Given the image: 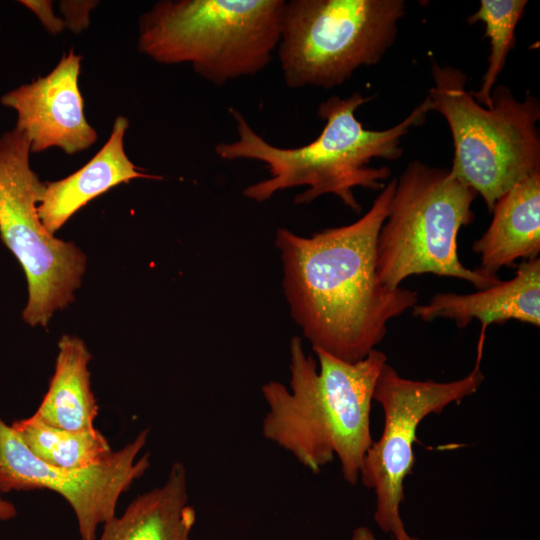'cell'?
<instances>
[{
    "label": "cell",
    "mask_w": 540,
    "mask_h": 540,
    "mask_svg": "<svg viewBox=\"0 0 540 540\" xmlns=\"http://www.w3.org/2000/svg\"><path fill=\"white\" fill-rule=\"evenodd\" d=\"M30 152L28 138L17 128L0 136V236L26 275L23 319L31 326H46L55 311L73 301L86 256L42 224L36 204L46 184L31 169Z\"/></svg>",
    "instance_id": "obj_8"
},
{
    "label": "cell",
    "mask_w": 540,
    "mask_h": 540,
    "mask_svg": "<svg viewBox=\"0 0 540 540\" xmlns=\"http://www.w3.org/2000/svg\"><path fill=\"white\" fill-rule=\"evenodd\" d=\"M24 5L32 9L41 19L44 26L52 33L61 31L64 27V22L56 18L52 11L50 2L47 1H21Z\"/></svg>",
    "instance_id": "obj_20"
},
{
    "label": "cell",
    "mask_w": 540,
    "mask_h": 540,
    "mask_svg": "<svg viewBox=\"0 0 540 540\" xmlns=\"http://www.w3.org/2000/svg\"><path fill=\"white\" fill-rule=\"evenodd\" d=\"M80 61L70 50L48 75L2 96L1 103L17 112L15 128L26 135L31 152L59 147L74 154L97 140L78 87Z\"/></svg>",
    "instance_id": "obj_11"
},
{
    "label": "cell",
    "mask_w": 540,
    "mask_h": 540,
    "mask_svg": "<svg viewBox=\"0 0 540 540\" xmlns=\"http://www.w3.org/2000/svg\"><path fill=\"white\" fill-rule=\"evenodd\" d=\"M195 522L187 471L175 462L162 485L135 497L121 515L102 525L96 540H192Z\"/></svg>",
    "instance_id": "obj_15"
},
{
    "label": "cell",
    "mask_w": 540,
    "mask_h": 540,
    "mask_svg": "<svg viewBox=\"0 0 540 540\" xmlns=\"http://www.w3.org/2000/svg\"><path fill=\"white\" fill-rule=\"evenodd\" d=\"M351 540H377V538L368 527L360 526L353 531Z\"/></svg>",
    "instance_id": "obj_22"
},
{
    "label": "cell",
    "mask_w": 540,
    "mask_h": 540,
    "mask_svg": "<svg viewBox=\"0 0 540 540\" xmlns=\"http://www.w3.org/2000/svg\"><path fill=\"white\" fill-rule=\"evenodd\" d=\"M412 309V314L424 321L446 318L461 328L477 319L481 322V341H485L486 330L492 324L517 320L539 327L540 259L523 260L510 280L475 293H437L428 303Z\"/></svg>",
    "instance_id": "obj_12"
},
{
    "label": "cell",
    "mask_w": 540,
    "mask_h": 540,
    "mask_svg": "<svg viewBox=\"0 0 540 540\" xmlns=\"http://www.w3.org/2000/svg\"><path fill=\"white\" fill-rule=\"evenodd\" d=\"M403 0L286 1L277 52L285 84L330 89L395 42Z\"/></svg>",
    "instance_id": "obj_7"
},
{
    "label": "cell",
    "mask_w": 540,
    "mask_h": 540,
    "mask_svg": "<svg viewBox=\"0 0 540 540\" xmlns=\"http://www.w3.org/2000/svg\"><path fill=\"white\" fill-rule=\"evenodd\" d=\"M482 354L477 351L473 370L454 381L404 378L388 363L377 378L373 400L381 405L384 425L380 438L365 454L359 481L373 490L374 520L382 531L391 534L392 540H420L408 534L400 515L404 481L415 464L413 446L418 427L430 414L441 413L479 389L484 381Z\"/></svg>",
    "instance_id": "obj_9"
},
{
    "label": "cell",
    "mask_w": 540,
    "mask_h": 540,
    "mask_svg": "<svg viewBox=\"0 0 540 540\" xmlns=\"http://www.w3.org/2000/svg\"><path fill=\"white\" fill-rule=\"evenodd\" d=\"M17 515V509L13 503L4 500L0 495V522L13 519Z\"/></svg>",
    "instance_id": "obj_21"
},
{
    "label": "cell",
    "mask_w": 540,
    "mask_h": 540,
    "mask_svg": "<svg viewBox=\"0 0 540 540\" xmlns=\"http://www.w3.org/2000/svg\"><path fill=\"white\" fill-rule=\"evenodd\" d=\"M127 127V118L117 117L109 139L89 162L64 179L45 183L37 212L50 233L54 234L90 200L120 183L136 178L162 179L141 172L129 160L123 144Z\"/></svg>",
    "instance_id": "obj_13"
},
{
    "label": "cell",
    "mask_w": 540,
    "mask_h": 540,
    "mask_svg": "<svg viewBox=\"0 0 540 540\" xmlns=\"http://www.w3.org/2000/svg\"><path fill=\"white\" fill-rule=\"evenodd\" d=\"M527 3L526 0H481L479 8L467 18L470 24H484V36L490 42L488 66L481 79V86L479 90L471 91L474 99L485 107L492 105V90L504 69L510 50L515 46V29Z\"/></svg>",
    "instance_id": "obj_18"
},
{
    "label": "cell",
    "mask_w": 540,
    "mask_h": 540,
    "mask_svg": "<svg viewBox=\"0 0 540 540\" xmlns=\"http://www.w3.org/2000/svg\"><path fill=\"white\" fill-rule=\"evenodd\" d=\"M285 0H165L143 14L139 50L159 63H190L213 85L252 76L272 60Z\"/></svg>",
    "instance_id": "obj_4"
},
{
    "label": "cell",
    "mask_w": 540,
    "mask_h": 540,
    "mask_svg": "<svg viewBox=\"0 0 540 540\" xmlns=\"http://www.w3.org/2000/svg\"><path fill=\"white\" fill-rule=\"evenodd\" d=\"M90 360L91 354L81 339L63 335L49 388L32 416L70 431L94 428L99 408L91 389Z\"/></svg>",
    "instance_id": "obj_16"
},
{
    "label": "cell",
    "mask_w": 540,
    "mask_h": 540,
    "mask_svg": "<svg viewBox=\"0 0 540 540\" xmlns=\"http://www.w3.org/2000/svg\"><path fill=\"white\" fill-rule=\"evenodd\" d=\"M149 430L100 463L78 469L46 464L0 416V492L50 490L71 506L81 540H96L98 528L116 515L121 495L148 471L150 454L139 457Z\"/></svg>",
    "instance_id": "obj_10"
},
{
    "label": "cell",
    "mask_w": 540,
    "mask_h": 540,
    "mask_svg": "<svg viewBox=\"0 0 540 540\" xmlns=\"http://www.w3.org/2000/svg\"><path fill=\"white\" fill-rule=\"evenodd\" d=\"M476 196L450 170L410 162L396 179L389 213L378 234L379 282L396 289L407 277L424 273L459 278L478 290L500 282L467 268L458 256V233L474 221Z\"/></svg>",
    "instance_id": "obj_6"
},
{
    "label": "cell",
    "mask_w": 540,
    "mask_h": 540,
    "mask_svg": "<svg viewBox=\"0 0 540 540\" xmlns=\"http://www.w3.org/2000/svg\"><path fill=\"white\" fill-rule=\"evenodd\" d=\"M395 187L396 178L351 224L310 237L277 229L284 293L313 350L360 361L384 339L389 321L417 305L416 291L388 288L377 276L376 242Z\"/></svg>",
    "instance_id": "obj_1"
},
{
    "label": "cell",
    "mask_w": 540,
    "mask_h": 540,
    "mask_svg": "<svg viewBox=\"0 0 540 540\" xmlns=\"http://www.w3.org/2000/svg\"><path fill=\"white\" fill-rule=\"evenodd\" d=\"M492 221L472 245L483 275L499 278L502 267L517 259H534L540 252V172L514 185L495 203Z\"/></svg>",
    "instance_id": "obj_14"
},
{
    "label": "cell",
    "mask_w": 540,
    "mask_h": 540,
    "mask_svg": "<svg viewBox=\"0 0 540 540\" xmlns=\"http://www.w3.org/2000/svg\"><path fill=\"white\" fill-rule=\"evenodd\" d=\"M92 2H63L61 5L67 23L75 32L83 29L88 23V12L93 7Z\"/></svg>",
    "instance_id": "obj_19"
},
{
    "label": "cell",
    "mask_w": 540,
    "mask_h": 540,
    "mask_svg": "<svg viewBox=\"0 0 540 540\" xmlns=\"http://www.w3.org/2000/svg\"><path fill=\"white\" fill-rule=\"evenodd\" d=\"M370 100L355 92L347 98L331 96L321 102L318 116L325 120L319 136L310 143L282 148L268 143L247 122L240 111L231 107L238 138L221 142L215 153L224 160L250 159L265 163L270 178L244 189L246 198L263 202L276 192L306 186L296 195L295 204H308L324 194L337 196L344 205L361 212L354 189L379 190L391 170L370 166L373 159L396 160L402 156L401 142L411 128L424 124L432 111L428 97L400 123L385 130L365 129L356 118V110Z\"/></svg>",
    "instance_id": "obj_3"
},
{
    "label": "cell",
    "mask_w": 540,
    "mask_h": 540,
    "mask_svg": "<svg viewBox=\"0 0 540 540\" xmlns=\"http://www.w3.org/2000/svg\"><path fill=\"white\" fill-rule=\"evenodd\" d=\"M11 427L41 461L51 466L78 469L96 465L112 453L107 438L95 427L70 431L48 425L32 415Z\"/></svg>",
    "instance_id": "obj_17"
},
{
    "label": "cell",
    "mask_w": 540,
    "mask_h": 540,
    "mask_svg": "<svg viewBox=\"0 0 540 540\" xmlns=\"http://www.w3.org/2000/svg\"><path fill=\"white\" fill-rule=\"evenodd\" d=\"M431 74L427 97L432 111L446 119L453 139L450 171L480 194L491 213L503 194L540 172L539 100L529 92L518 100L499 85L492 90V105L485 107L467 90L461 69L433 61Z\"/></svg>",
    "instance_id": "obj_5"
},
{
    "label": "cell",
    "mask_w": 540,
    "mask_h": 540,
    "mask_svg": "<svg viewBox=\"0 0 540 540\" xmlns=\"http://www.w3.org/2000/svg\"><path fill=\"white\" fill-rule=\"evenodd\" d=\"M289 351V387L278 381L261 387L267 406L262 435L314 474L337 458L343 479L356 485L373 443V391L387 356L373 349L349 363L314 350L318 367L298 336L291 338Z\"/></svg>",
    "instance_id": "obj_2"
}]
</instances>
